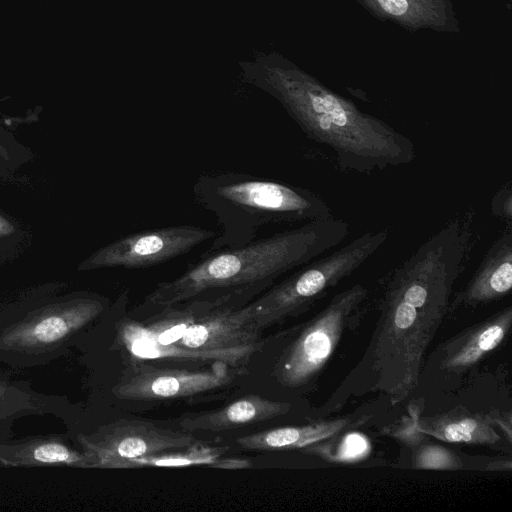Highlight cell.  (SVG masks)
Wrapping results in <instances>:
<instances>
[{
	"instance_id": "cell-1",
	"label": "cell",
	"mask_w": 512,
	"mask_h": 512,
	"mask_svg": "<svg viewBox=\"0 0 512 512\" xmlns=\"http://www.w3.org/2000/svg\"><path fill=\"white\" fill-rule=\"evenodd\" d=\"M476 236L473 213L457 215L380 280L379 315L367 348L324 410L367 393L397 405L416 389L425 353L450 312Z\"/></svg>"
},
{
	"instance_id": "cell-2",
	"label": "cell",
	"mask_w": 512,
	"mask_h": 512,
	"mask_svg": "<svg viewBox=\"0 0 512 512\" xmlns=\"http://www.w3.org/2000/svg\"><path fill=\"white\" fill-rule=\"evenodd\" d=\"M348 233V223L332 217L242 246L206 252L175 279L158 283L146 296L145 304L164 308L228 294L251 297L287 272L330 252Z\"/></svg>"
},
{
	"instance_id": "cell-3",
	"label": "cell",
	"mask_w": 512,
	"mask_h": 512,
	"mask_svg": "<svg viewBox=\"0 0 512 512\" xmlns=\"http://www.w3.org/2000/svg\"><path fill=\"white\" fill-rule=\"evenodd\" d=\"M248 298L228 294L190 300L181 309L164 307L147 324L125 320L120 338L130 354L140 360H214L238 366L263 344L258 340L249 305H236Z\"/></svg>"
},
{
	"instance_id": "cell-4",
	"label": "cell",
	"mask_w": 512,
	"mask_h": 512,
	"mask_svg": "<svg viewBox=\"0 0 512 512\" xmlns=\"http://www.w3.org/2000/svg\"><path fill=\"white\" fill-rule=\"evenodd\" d=\"M192 193L222 228L207 252L245 245L265 225L335 217L329 203L310 189L246 173L202 174Z\"/></svg>"
},
{
	"instance_id": "cell-5",
	"label": "cell",
	"mask_w": 512,
	"mask_h": 512,
	"mask_svg": "<svg viewBox=\"0 0 512 512\" xmlns=\"http://www.w3.org/2000/svg\"><path fill=\"white\" fill-rule=\"evenodd\" d=\"M388 237L387 229L367 231L298 267L249 304L256 329L260 331L308 310L375 255Z\"/></svg>"
},
{
	"instance_id": "cell-6",
	"label": "cell",
	"mask_w": 512,
	"mask_h": 512,
	"mask_svg": "<svg viewBox=\"0 0 512 512\" xmlns=\"http://www.w3.org/2000/svg\"><path fill=\"white\" fill-rule=\"evenodd\" d=\"M368 295L364 285L350 286L304 323L276 361L273 375L278 383L298 388L312 382L332 358L345 331L359 323Z\"/></svg>"
},
{
	"instance_id": "cell-7",
	"label": "cell",
	"mask_w": 512,
	"mask_h": 512,
	"mask_svg": "<svg viewBox=\"0 0 512 512\" xmlns=\"http://www.w3.org/2000/svg\"><path fill=\"white\" fill-rule=\"evenodd\" d=\"M215 236L214 231L192 225L132 233L93 253L81 268H147L186 254Z\"/></svg>"
},
{
	"instance_id": "cell-8",
	"label": "cell",
	"mask_w": 512,
	"mask_h": 512,
	"mask_svg": "<svg viewBox=\"0 0 512 512\" xmlns=\"http://www.w3.org/2000/svg\"><path fill=\"white\" fill-rule=\"evenodd\" d=\"M241 374L238 366L224 361H214L211 368L205 370L173 369L139 362L128 366L114 393L126 400H175L223 388Z\"/></svg>"
},
{
	"instance_id": "cell-9",
	"label": "cell",
	"mask_w": 512,
	"mask_h": 512,
	"mask_svg": "<svg viewBox=\"0 0 512 512\" xmlns=\"http://www.w3.org/2000/svg\"><path fill=\"white\" fill-rule=\"evenodd\" d=\"M197 443L201 441L185 430L164 428L145 420L120 419L98 434L91 450L99 466L118 468L128 459L178 450Z\"/></svg>"
},
{
	"instance_id": "cell-10",
	"label": "cell",
	"mask_w": 512,
	"mask_h": 512,
	"mask_svg": "<svg viewBox=\"0 0 512 512\" xmlns=\"http://www.w3.org/2000/svg\"><path fill=\"white\" fill-rule=\"evenodd\" d=\"M512 288V229L508 224L492 242L465 287L453 296L450 312L500 300Z\"/></svg>"
},
{
	"instance_id": "cell-11",
	"label": "cell",
	"mask_w": 512,
	"mask_h": 512,
	"mask_svg": "<svg viewBox=\"0 0 512 512\" xmlns=\"http://www.w3.org/2000/svg\"><path fill=\"white\" fill-rule=\"evenodd\" d=\"M511 325L512 307L507 306L461 331L437 351L440 368L455 374L472 368L502 344Z\"/></svg>"
},
{
	"instance_id": "cell-12",
	"label": "cell",
	"mask_w": 512,
	"mask_h": 512,
	"mask_svg": "<svg viewBox=\"0 0 512 512\" xmlns=\"http://www.w3.org/2000/svg\"><path fill=\"white\" fill-rule=\"evenodd\" d=\"M291 407L288 402L247 395L218 410L189 414L180 426L191 433L221 432L285 415Z\"/></svg>"
},
{
	"instance_id": "cell-13",
	"label": "cell",
	"mask_w": 512,
	"mask_h": 512,
	"mask_svg": "<svg viewBox=\"0 0 512 512\" xmlns=\"http://www.w3.org/2000/svg\"><path fill=\"white\" fill-rule=\"evenodd\" d=\"M417 428L438 440L475 445H497L502 437L486 414L455 408L433 416L417 415Z\"/></svg>"
},
{
	"instance_id": "cell-14",
	"label": "cell",
	"mask_w": 512,
	"mask_h": 512,
	"mask_svg": "<svg viewBox=\"0 0 512 512\" xmlns=\"http://www.w3.org/2000/svg\"><path fill=\"white\" fill-rule=\"evenodd\" d=\"M353 425L349 418L330 419L301 426L264 430L239 437L236 442L246 450H300L348 430Z\"/></svg>"
},
{
	"instance_id": "cell-15",
	"label": "cell",
	"mask_w": 512,
	"mask_h": 512,
	"mask_svg": "<svg viewBox=\"0 0 512 512\" xmlns=\"http://www.w3.org/2000/svg\"><path fill=\"white\" fill-rule=\"evenodd\" d=\"M228 450V446H207L201 442L178 450L128 459L120 463L118 468L185 467L192 465H207L217 468L219 460Z\"/></svg>"
},
{
	"instance_id": "cell-16",
	"label": "cell",
	"mask_w": 512,
	"mask_h": 512,
	"mask_svg": "<svg viewBox=\"0 0 512 512\" xmlns=\"http://www.w3.org/2000/svg\"><path fill=\"white\" fill-rule=\"evenodd\" d=\"M369 438L357 431L341 432L326 440L308 445L300 451L330 463L355 464L371 453Z\"/></svg>"
},
{
	"instance_id": "cell-17",
	"label": "cell",
	"mask_w": 512,
	"mask_h": 512,
	"mask_svg": "<svg viewBox=\"0 0 512 512\" xmlns=\"http://www.w3.org/2000/svg\"><path fill=\"white\" fill-rule=\"evenodd\" d=\"M412 451L413 468L445 471L464 468V462L455 452L438 444L421 443Z\"/></svg>"
},
{
	"instance_id": "cell-18",
	"label": "cell",
	"mask_w": 512,
	"mask_h": 512,
	"mask_svg": "<svg viewBox=\"0 0 512 512\" xmlns=\"http://www.w3.org/2000/svg\"><path fill=\"white\" fill-rule=\"evenodd\" d=\"M419 413L418 407L411 406L410 416L402 418L400 423L387 428L385 434L394 437L413 450L423 443L424 437L427 436L417 428L416 419Z\"/></svg>"
},
{
	"instance_id": "cell-19",
	"label": "cell",
	"mask_w": 512,
	"mask_h": 512,
	"mask_svg": "<svg viewBox=\"0 0 512 512\" xmlns=\"http://www.w3.org/2000/svg\"><path fill=\"white\" fill-rule=\"evenodd\" d=\"M85 322L86 321L84 320H76L67 323L62 317L54 316L44 319L41 323H38L33 331V334L39 340H55L57 337L65 333L67 327H70V324L80 325Z\"/></svg>"
},
{
	"instance_id": "cell-20",
	"label": "cell",
	"mask_w": 512,
	"mask_h": 512,
	"mask_svg": "<svg viewBox=\"0 0 512 512\" xmlns=\"http://www.w3.org/2000/svg\"><path fill=\"white\" fill-rule=\"evenodd\" d=\"M33 458L42 463H62L77 460L65 446L58 443H46L38 446L33 452Z\"/></svg>"
},
{
	"instance_id": "cell-21",
	"label": "cell",
	"mask_w": 512,
	"mask_h": 512,
	"mask_svg": "<svg viewBox=\"0 0 512 512\" xmlns=\"http://www.w3.org/2000/svg\"><path fill=\"white\" fill-rule=\"evenodd\" d=\"M492 214L497 218L511 224L512 220V193L509 182L495 193L491 201Z\"/></svg>"
},
{
	"instance_id": "cell-22",
	"label": "cell",
	"mask_w": 512,
	"mask_h": 512,
	"mask_svg": "<svg viewBox=\"0 0 512 512\" xmlns=\"http://www.w3.org/2000/svg\"><path fill=\"white\" fill-rule=\"evenodd\" d=\"M490 423L497 429L498 432H503L506 440L509 444H511V412H499L497 410L491 411L486 414Z\"/></svg>"
},
{
	"instance_id": "cell-23",
	"label": "cell",
	"mask_w": 512,
	"mask_h": 512,
	"mask_svg": "<svg viewBox=\"0 0 512 512\" xmlns=\"http://www.w3.org/2000/svg\"><path fill=\"white\" fill-rule=\"evenodd\" d=\"M377 2L385 12L394 16L404 15L409 8L407 0H377Z\"/></svg>"
},
{
	"instance_id": "cell-24",
	"label": "cell",
	"mask_w": 512,
	"mask_h": 512,
	"mask_svg": "<svg viewBox=\"0 0 512 512\" xmlns=\"http://www.w3.org/2000/svg\"><path fill=\"white\" fill-rule=\"evenodd\" d=\"M12 226L0 217V234H7L12 230Z\"/></svg>"
}]
</instances>
